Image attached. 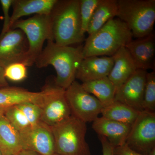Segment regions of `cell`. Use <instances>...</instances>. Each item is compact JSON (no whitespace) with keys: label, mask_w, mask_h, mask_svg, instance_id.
Segmentation results:
<instances>
[{"label":"cell","mask_w":155,"mask_h":155,"mask_svg":"<svg viewBox=\"0 0 155 155\" xmlns=\"http://www.w3.org/2000/svg\"><path fill=\"white\" fill-rule=\"evenodd\" d=\"M82 49V46L59 45L49 40L35 64L38 68L53 66L57 74L55 83L66 90L75 81L78 68L84 59Z\"/></svg>","instance_id":"cell-1"},{"label":"cell","mask_w":155,"mask_h":155,"mask_svg":"<svg viewBox=\"0 0 155 155\" xmlns=\"http://www.w3.org/2000/svg\"><path fill=\"white\" fill-rule=\"evenodd\" d=\"M49 17L52 40L56 44L71 46L83 41L79 0H58Z\"/></svg>","instance_id":"cell-2"},{"label":"cell","mask_w":155,"mask_h":155,"mask_svg":"<svg viewBox=\"0 0 155 155\" xmlns=\"http://www.w3.org/2000/svg\"><path fill=\"white\" fill-rule=\"evenodd\" d=\"M132 38V33L125 22L118 18L111 19L96 32L89 35L83 46L84 58L112 57Z\"/></svg>","instance_id":"cell-3"},{"label":"cell","mask_w":155,"mask_h":155,"mask_svg":"<svg viewBox=\"0 0 155 155\" xmlns=\"http://www.w3.org/2000/svg\"><path fill=\"white\" fill-rule=\"evenodd\" d=\"M55 153L60 155H91L86 140V123L73 116L51 127Z\"/></svg>","instance_id":"cell-4"},{"label":"cell","mask_w":155,"mask_h":155,"mask_svg":"<svg viewBox=\"0 0 155 155\" xmlns=\"http://www.w3.org/2000/svg\"><path fill=\"white\" fill-rule=\"evenodd\" d=\"M117 17L125 22L133 37L141 38L153 32L155 0H118Z\"/></svg>","instance_id":"cell-5"},{"label":"cell","mask_w":155,"mask_h":155,"mask_svg":"<svg viewBox=\"0 0 155 155\" xmlns=\"http://www.w3.org/2000/svg\"><path fill=\"white\" fill-rule=\"evenodd\" d=\"M19 29L25 34L28 42V50L23 64L27 67L35 64L43 49L46 40H52L49 15H35L26 19H20L11 29Z\"/></svg>","instance_id":"cell-6"},{"label":"cell","mask_w":155,"mask_h":155,"mask_svg":"<svg viewBox=\"0 0 155 155\" xmlns=\"http://www.w3.org/2000/svg\"><path fill=\"white\" fill-rule=\"evenodd\" d=\"M53 81H46L41 89V122L50 127L60 124L72 116L66 96V90Z\"/></svg>","instance_id":"cell-7"},{"label":"cell","mask_w":155,"mask_h":155,"mask_svg":"<svg viewBox=\"0 0 155 155\" xmlns=\"http://www.w3.org/2000/svg\"><path fill=\"white\" fill-rule=\"evenodd\" d=\"M125 143L139 153L147 155L155 148V113L139 112Z\"/></svg>","instance_id":"cell-8"},{"label":"cell","mask_w":155,"mask_h":155,"mask_svg":"<svg viewBox=\"0 0 155 155\" xmlns=\"http://www.w3.org/2000/svg\"><path fill=\"white\" fill-rule=\"evenodd\" d=\"M72 115L85 122H93L101 114L103 106L78 81H74L65 91Z\"/></svg>","instance_id":"cell-9"},{"label":"cell","mask_w":155,"mask_h":155,"mask_svg":"<svg viewBox=\"0 0 155 155\" xmlns=\"http://www.w3.org/2000/svg\"><path fill=\"white\" fill-rule=\"evenodd\" d=\"M23 150L40 155L55 153L54 140L51 127L41 122L19 132Z\"/></svg>","instance_id":"cell-10"},{"label":"cell","mask_w":155,"mask_h":155,"mask_svg":"<svg viewBox=\"0 0 155 155\" xmlns=\"http://www.w3.org/2000/svg\"><path fill=\"white\" fill-rule=\"evenodd\" d=\"M28 50L24 32L19 29L9 30L0 39V66L5 69L14 63L23 64Z\"/></svg>","instance_id":"cell-11"},{"label":"cell","mask_w":155,"mask_h":155,"mask_svg":"<svg viewBox=\"0 0 155 155\" xmlns=\"http://www.w3.org/2000/svg\"><path fill=\"white\" fill-rule=\"evenodd\" d=\"M147 73L146 70L137 69L116 91L114 101L125 104L138 112L143 111L142 103Z\"/></svg>","instance_id":"cell-12"},{"label":"cell","mask_w":155,"mask_h":155,"mask_svg":"<svg viewBox=\"0 0 155 155\" xmlns=\"http://www.w3.org/2000/svg\"><path fill=\"white\" fill-rule=\"evenodd\" d=\"M125 47L137 69L147 71L154 68L155 37L153 32L144 37L132 39Z\"/></svg>","instance_id":"cell-13"},{"label":"cell","mask_w":155,"mask_h":155,"mask_svg":"<svg viewBox=\"0 0 155 155\" xmlns=\"http://www.w3.org/2000/svg\"><path fill=\"white\" fill-rule=\"evenodd\" d=\"M114 64L113 56L87 57L84 58L78 68L75 78L84 83L108 77Z\"/></svg>","instance_id":"cell-14"},{"label":"cell","mask_w":155,"mask_h":155,"mask_svg":"<svg viewBox=\"0 0 155 155\" xmlns=\"http://www.w3.org/2000/svg\"><path fill=\"white\" fill-rule=\"evenodd\" d=\"M92 127L98 136L106 137L114 147L125 144L131 125L107 119L96 118L92 122Z\"/></svg>","instance_id":"cell-15"},{"label":"cell","mask_w":155,"mask_h":155,"mask_svg":"<svg viewBox=\"0 0 155 155\" xmlns=\"http://www.w3.org/2000/svg\"><path fill=\"white\" fill-rule=\"evenodd\" d=\"M114 64L108 77L116 91L131 76L137 69L130 53L125 47L121 48L113 56Z\"/></svg>","instance_id":"cell-16"},{"label":"cell","mask_w":155,"mask_h":155,"mask_svg":"<svg viewBox=\"0 0 155 155\" xmlns=\"http://www.w3.org/2000/svg\"><path fill=\"white\" fill-rule=\"evenodd\" d=\"M58 0H13L10 30L21 17L31 14L50 15Z\"/></svg>","instance_id":"cell-17"},{"label":"cell","mask_w":155,"mask_h":155,"mask_svg":"<svg viewBox=\"0 0 155 155\" xmlns=\"http://www.w3.org/2000/svg\"><path fill=\"white\" fill-rule=\"evenodd\" d=\"M42 97L41 91L32 92L17 87H5L0 88V106L9 107L28 102L40 107Z\"/></svg>","instance_id":"cell-18"},{"label":"cell","mask_w":155,"mask_h":155,"mask_svg":"<svg viewBox=\"0 0 155 155\" xmlns=\"http://www.w3.org/2000/svg\"><path fill=\"white\" fill-rule=\"evenodd\" d=\"M0 150L3 155H18L23 150L19 131L4 115L0 117Z\"/></svg>","instance_id":"cell-19"},{"label":"cell","mask_w":155,"mask_h":155,"mask_svg":"<svg viewBox=\"0 0 155 155\" xmlns=\"http://www.w3.org/2000/svg\"><path fill=\"white\" fill-rule=\"evenodd\" d=\"M118 5L117 0H100L95 9L89 24V35L96 32L109 20L117 17Z\"/></svg>","instance_id":"cell-20"},{"label":"cell","mask_w":155,"mask_h":155,"mask_svg":"<svg viewBox=\"0 0 155 155\" xmlns=\"http://www.w3.org/2000/svg\"><path fill=\"white\" fill-rule=\"evenodd\" d=\"M81 84L86 91L99 100L103 107L114 101L116 88L108 77L84 82Z\"/></svg>","instance_id":"cell-21"},{"label":"cell","mask_w":155,"mask_h":155,"mask_svg":"<svg viewBox=\"0 0 155 155\" xmlns=\"http://www.w3.org/2000/svg\"><path fill=\"white\" fill-rule=\"evenodd\" d=\"M139 113L127 105L116 101L103 107L101 112L105 118L130 125L133 124Z\"/></svg>","instance_id":"cell-22"},{"label":"cell","mask_w":155,"mask_h":155,"mask_svg":"<svg viewBox=\"0 0 155 155\" xmlns=\"http://www.w3.org/2000/svg\"><path fill=\"white\" fill-rule=\"evenodd\" d=\"M143 110L155 113V71L147 73L145 86Z\"/></svg>","instance_id":"cell-23"},{"label":"cell","mask_w":155,"mask_h":155,"mask_svg":"<svg viewBox=\"0 0 155 155\" xmlns=\"http://www.w3.org/2000/svg\"><path fill=\"white\" fill-rule=\"evenodd\" d=\"M4 116L12 126L19 132L31 126L26 117L17 105L7 108Z\"/></svg>","instance_id":"cell-24"},{"label":"cell","mask_w":155,"mask_h":155,"mask_svg":"<svg viewBox=\"0 0 155 155\" xmlns=\"http://www.w3.org/2000/svg\"><path fill=\"white\" fill-rule=\"evenodd\" d=\"M100 0H79L81 32L84 36L96 8Z\"/></svg>","instance_id":"cell-25"},{"label":"cell","mask_w":155,"mask_h":155,"mask_svg":"<svg viewBox=\"0 0 155 155\" xmlns=\"http://www.w3.org/2000/svg\"><path fill=\"white\" fill-rule=\"evenodd\" d=\"M27 67L23 63L11 64L4 69L5 77L14 82L22 81L27 77Z\"/></svg>","instance_id":"cell-26"},{"label":"cell","mask_w":155,"mask_h":155,"mask_svg":"<svg viewBox=\"0 0 155 155\" xmlns=\"http://www.w3.org/2000/svg\"><path fill=\"white\" fill-rule=\"evenodd\" d=\"M27 119L31 126L41 122V108L38 105L31 103H24L17 105Z\"/></svg>","instance_id":"cell-27"},{"label":"cell","mask_w":155,"mask_h":155,"mask_svg":"<svg viewBox=\"0 0 155 155\" xmlns=\"http://www.w3.org/2000/svg\"><path fill=\"white\" fill-rule=\"evenodd\" d=\"M13 0H1L0 3L2 5V9L4 14V23L3 28L0 34V39L10 30L11 16L9 14V11L12 6Z\"/></svg>","instance_id":"cell-28"},{"label":"cell","mask_w":155,"mask_h":155,"mask_svg":"<svg viewBox=\"0 0 155 155\" xmlns=\"http://www.w3.org/2000/svg\"><path fill=\"white\" fill-rule=\"evenodd\" d=\"M113 155H143L130 149L126 143L114 147Z\"/></svg>","instance_id":"cell-29"},{"label":"cell","mask_w":155,"mask_h":155,"mask_svg":"<svg viewBox=\"0 0 155 155\" xmlns=\"http://www.w3.org/2000/svg\"><path fill=\"white\" fill-rule=\"evenodd\" d=\"M102 147L103 155H113L114 147L110 144L106 137L98 136Z\"/></svg>","instance_id":"cell-30"},{"label":"cell","mask_w":155,"mask_h":155,"mask_svg":"<svg viewBox=\"0 0 155 155\" xmlns=\"http://www.w3.org/2000/svg\"><path fill=\"white\" fill-rule=\"evenodd\" d=\"M8 86V82L5 76L4 69L0 66V88Z\"/></svg>","instance_id":"cell-31"},{"label":"cell","mask_w":155,"mask_h":155,"mask_svg":"<svg viewBox=\"0 0 155 155\" xmlns=\"http://www.w3.org/2000/svg\"><path fill=\"white\" fill-rule=\"evenodd\" d=\"M18 155H40L37 153L27 150H23Z\"/></svg>","instance_id":"cell-32"},{"label":"cell","mask_w":155,"mask_h":155,"mask_svg":"<svg viewBox=\"0 0 155 155\" xmlns=\"http://www.w3.org/2000/svg\"><path fill=\"white\" fill-rule=\"evenodd\" d=\"M8 107H2L0 106V117L3 116L5 114V112L7 110V108Z\"/></svg>","instance_id":"cell-33"},{"label":"cell","mask_w":155,"mask_h":155,"mask_svg":"<svg viewBox=\"0 0 155 155\" xmlns=\"http://www.w3.org/2000/svg\"><path fill=\"white\" fill-rule=\"evenodd\" d=\"M147 155H155V148L152 150Z\"/></svg>","instance_id":"cell-34"},{"label":"cell","mask_w":155,"mask_h":155,"mask_svg":"<svg viewBox=\"0 0 155 155\" xmlns=\"http://www.w3.org/2000/svg\"><path fill=\"white\" fill-rule=\"evenodd\" d=\"M0 155H3L2 153V152H1V150H0Z\"/></svg>","instance_id":"cell-35"},{"label":"cell","mask_w":155,"mask_h":155,"mask_svg":"<svg viewBox=\"0 0 155 155\" xmlns=\"http://www.w3.org/2000/svg\"><path fill=\"white\" fill-rule=\"evenodd\" d=\"M53 155H58V154H57L55 153V154H54Z\"/></svg>","instance_id":"cell-36"}]
</instances>
